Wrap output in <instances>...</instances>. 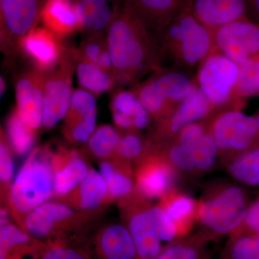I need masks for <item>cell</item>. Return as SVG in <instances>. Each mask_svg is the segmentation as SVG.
<instances>
[{"label":"cell","instance_id":"15","mask_svg":"<svg viewBox=\"0 0 259 259\" xmlns=\"http://www.w3.org/2000/svg\"><path fill=\"white\" fill-rule=\"evenodd\" d=\"M175 167L157 153L146 154L136 173V190L146 199L164 197L175 181Z\"/></svg>","mask_w":259,"mask_h":259},{"label":"cell","instance_id":"40","mask_svg":"<svg viewBox=\"0 0 259 259\" xmlns=\"http://www.w3.org/2000/svg\"><path fill=\"white\" fill-rule=\"evenodd\" d=\"M133 131H127L125 134L121 135L120 142L114 157L127 162H140L144 157L146 154V145L139 135Z\"/></svg>","mask_w":259,"mask_h":259},{"label":"cell","instance_id":"33","mask_svg":"<svg viewBox=\"0 0 259 259\" xmlns=\"http://www.w3.org/2000/svg\"><path fill=\"white\" fill-rule=\"evenodd\" d=\"M210 238L202 234L175 240L163 249L171 259H210L205 244Z\"/></svg>","mask_w":259,"mask_h":259},{"label":"cell","instance_id":"16","mask_svg":"<svg viewBox=\"0 0 259 259\" xmlns=\"http://www.w3.org/2000/svg\"><path fill=\"white\" fill-rule=\"evenodd\" d=\"M97 103L93 94L83 89L75 90L66 117L63 133L75 144H85L96 130Z\"/></svg>","mask_w":259,"mask_h":259},{"label":"cell","instance_id":"14","mask_svg":"<svg viewBox=\"0 0 259 259\" xmlns=\"http://www.w3.org/2000/svg\"><path fill=\"white\" fill-rule=\"evenodd\" d=\"M47 71L32 66L19 76L15 84L17 110L29 127L37 131L42 127Z\"/></svg>","mask_w":259,"mask_h":259},{"label":"cell","instance_id":"12","mask_svg":"<svg viewBox=\"0 0 259 259\" xmlns=\"http://www.w3.org/2000/svg\"><path fill=\"white\" fill-rule=\"evenodd\" d=\"M238 77V65L212 51L202 61L197 78L199 88L213 107H221L236 97Z\"/></svg>","mask_w":259,"mask_h":259},{"label":"cell","instance_id":"39","mask_svg":"<svg viewBox=\"0 0 259 259\" xmlns=\"http://www.w3.org/2000/svg\"><path fill=\"white\" fill-rule=\"evenodd\" d=\"M147 210L161 241L168 243L175 241L178 236L179 228L165 209L161 206L148 203Z\"/></svg>","mask_w":259,"mask_h":259},{"label":"cell","instance_id":"18","mask_svg":"<svg viewBox=\"0 0 259 259\" xmlns=\"http://www.w3.org/2000/svg\"><path fill=\"white\" fill-rule=\"evenodd\" d=\"M208 97L199 88L194 84L190 95L181 102L165 118L159 122L157 136H172L180 134L185 126L194 123L208 115L213 108Z\"/></svg>","mask_w":259,"mask_h":259},{"label":"cell","instance_id":"17","mask_svg":"<svg viewBox=\"0 0 259 259\" xmlns=\"http://www.w3.org/2000/svg\"><path fill=\"white\" fill-rule=\"evenodd\" d=\"M53 166L55 182L54 196L59 201L82 183L90 168L79 151L64 147L54 151Z\"/></svg>","mask_w":259,"mask_h":259},{"label":"cell","instance_id":"42","mask_svg":"<svg viewBox=\"0 0 259 259\" xmlns=\"http://www.w3.org/2000/svg\"><path fill=\"white\" fill-rule=\"evenodd\" d=\"M166 158L172 166L180 171L192 172L197 169L190 153L180 144L173 145L168 148Z\"/></svg>","mask_w":259,"mask_h":259},{"label":"cell","instance_id":"13","mask_svg":"<svg viewBox=\"0 0 259 259\" xmlns=\"http://www.w3.org/2000/svg\"><path fill=\"white\" fill-rule=\"evenodd\" d=\"M81 247L92 259H137L134 240L124 223H108L94 228Z\"/></svg>","mask_w":259,"mask_h":259},{"label":"cell","instance_id":"8","mask_svg":"<svg viewBox=\"0 0 259 259\" xmlns=\"http://www.w3.org/2000/svg\"><path fill=\"white\" fill-rule=\"evenodd\" d=\"M47 0H0L1 51L7 56L20 51L23 37L40 21Z\"/></svg>","mask_w":259,"mask_h":259},{"label":"cell","instance_id":"28","mask_svg":"<svg viewBox=\"0 0 259 259\" xmlns=\"http://www.w3.org/2000/svg\"><path fill=\"white\" fill-rule=\"evenodd\" d=\"M76 71L80 87L90 93L102 95L116 85L113 74L86 61H77Z\"/></svg>","mask_w":259,"mask_h":259},{"label":"cell","instance_id":"25","mask_svg":"<svg viewBox=\"0 0 259 259\" xmlns=\"http://www.w3.org/2000/svg\"><path fill=\"white\" fill-rule=\"evenodd\" d=\"M128 163L118 158L100 161V171L106 182L108 204L128 197L136 190Z\"/></svg>","mask_w":259,"mask_h":259},{"label":"cell","instance_id":"27","mask_svg":"<svg viewBox=\"0 0 259 259\" xmlns=\"http://www.w3.org/2000/svg\"><path fill=\"white\" fill-rule=\"evenodd\" d=\"M77 61L96 65L114 75L107 37L103 32L90 34L83 40L77 49Z\"/></svg>","mask_w":259,"mask_h":259},{"label":"cell","instance_id":"30","mask_svg":"<svg viewBox=\"0 0 259 259\" xmlns=\"http://www.w3.org/2000/svg\"><path fill=\"white\" fill-rule=\"evenodd\" d=\"M112 112H120L133 120L135 131L146 128L151 115L134 92H120L116 94L111 102Z\"/></svg>","mask_w":259,"mask_h":259},{"label":"cell","instance_id":"36","mask_svg":"<svg viewBox=\"0 0 259 259\" xmlns=\"http://www.w3.org/2000/svg\"><path fill=\"white\" fill-rule=\"evenodd\" d=\"M163 199L165 202L162 207L176 223L179 231L182 230V226H188L195 214L196 204L194 199L188 196L169 195V193Z\"/></svg>","mask_w":259,"mask_h":259},{"label":"cell","instance_id":"29","mask_svg":"<svg viewBox=\"0 0 259 259\" xmlns=\"http://www.w3.org/2000/svg\"><path fill=\"white\" fill-rule=\"evenodd\" d=\"M120 138L121 134L112 126H100L87 142L88 151L100 161L112 159L115 156Z\"/></svg>","mask_w":259,"mask_h":259},{"label":"cell","instance_id":"31","mask_svg":"<svg viewBox=\"0 0 259 259\" xmlns=\"http://www.w3.org/2000/svg\"><path fill=\"white\" fill-rule=\"evenodd\" d=\"M231 176L250 187H259V146L236 156L229 166Z\"/></svg>","mask_w":259,"mask_h":259},{"label":"cell","instance_id":"10","mask_svg":"<svg viewBox=\"0 0 259 259\" xmlns=\"http://www.w3.org/2000/svg\"><path fill=\"white\" fill-rule=\"evenodd\" d=\"M219 153L237 156L259 146V125L256 117L239 110L218 116L210 128Z\"/></svg>","mask_w":259,"mask_h":259},{"label":"cell","instance_id":"22","mask_svg":"<svg viewBox=\"0 0 259 259\" xmlns=\"http://www.w3.org/2000/svg\"><path fill=\"white\" fill-rule=\"evenodd\" d=\"M44 244L18 226L0 227V259H40Z\"/></svg>","mask_w":259,"mask_h":259},{"label":"cell","instance_id":"2","mask_svg":"<svg viewBox=\"0 0 259 259\" xmlns=\"http://www.w3.org/2000/svg\"><path fill=\"white\" fill-rule=\"evenodd\" d=\"M97 211L79 212L61 202H47L32 209L21 229L48 244L81 246L93 231Z\"/></svg>","mask_w":259,"mask_h":259},{"label":"cell","instance_id":"23","mask_svg":"<svg viewBox=\"0 0 259 259\" xmlns=\"http://www.w3.org/2000/svg\"><path fill=\"white\" fill-rule=\"evenodd\" d=\"M148 28L158 33L187 6V0H125Z\"/></svg>","mask_w":259,"mask_h":259},{"label":"cell","instance_id":"5","mask_svg":"<svg viewBox=\"0 0 259 259\" xmlns=\"http://www.w3.org/2000/svg\"><path fill=\"white\" fill-rule=\"evenodd\" d=\"M249 206L241 187L226 186L201 202L197 216L210 238L232 234L244 222Z\"/></svg>","mask_w":259,"mask_h":259},{"label":"cell","instance_id":"26","mask_svg":"<svg viewBox=\"0 0 259 259\" xmlns=\"http://www.w3.org/2000/svg\"><path fill=\"white\" fill-rule=\"evenodd\" d=\"M80 30L90 32H103L110 25L113 14L108 0H73Z\"/></svg>","mask_w":259,"mask_h":259},{"label":"cell","instance_id":"44","mask_svg":"<svg viewBox=\"0 0 259 259\" xmlns=\"http://www.w3.org/2000/svg\"><path fill=\"white\" fill-rule=\"evenodd\" d=\"M246 16L251 21L259 24V0H248Z\"/></svg>","mask_w":259,"mask_h":259},{"label":"cell","instance_id":"35","mask_svg":"<svg viewBox=\"0 0 259 259\" xmlns=\"http://www.w3.org/2000/svg\"><path fill=\"white\" fill-rule=\"evenodd\" d=\"M236 97L248 98L259 95V56L238 65Z\"/></svg>","mask_w":259,"mask_h":259},{"label":"cell","instance_id":"20","mask_svg":"<svg viewBox=\"0 0 259 259\" xmlns=\"http://www.w3.org/2000/svg\"><path fill=\"white\" fill-rule=\"evenodd\" d=\"M248 0H187V6L212 32L231 22L248 18Z\"/></svg>","mask_w":259,"mask_h":259},{"label":"cell","instance_id":"43","mask_svg":"<svg viewBox=\"0 0 259 259\" xmlns=\"http://www.w3.org/2000/svg\"><path fill=\"white\" fill-rule=\"evenodd\" d=\"M238 231L259 236V197L250 204L244 222L236 231Z\"/></svg>","mask_w":259,"mask_h":259},{"label":"cell","instance_id":"38","mask_svg":"<svg viewBox=\"0 0 259 259\" xmlns=\"http://www.w3.org/2000/svg\"><path fill=\"white\" fill-rule=\"evenodd\" d=\"M14 164L10 152V144L4 133H1L0 144V180L2 202L7 204L13 187Z\"/></svg>","mask_w":259,"mask_h":259},{"label":"cell","instance_id":"19","mask_svg":"<svg viewBox=\"0 0 259 259\" xmlns=\"http://www.w3.org/2000/svg\"><path fill=\"white\" fill-rule=\"evenodd\" d=\"M64 48L61 37L45 27L32 29L20 44V50L30 59L33 66L46 71L55 66Z\"/></svg>","mask_w":259,"mask_h":259},{"label":"cell","instance_id":"32","mask_svg":"<svg viewBox=\"0 0 259 259\" xmlns=\"http://www.w3.org/2000/svg\"><path fill=\"white\" fill-rule=\"evenodd\" d=\"M36 132L22 120L15 109L8 120V142L14 153L18 156L28 153L35 142Z\"/></svg>","mask_w":259,"mask_h":259},{"label":"cell","instance_id":"24","mask_svg":"<svg viewBox=\"0 0 259 259\" xmlns=\"http://www.w3.org/2000/svg\"><path fill=\"white\" fill-rule=\"evenodd\" d=\"M40 21L46 28L61 38L80 30L73 0H47L42 10Z\"/></svg>","mask_w":259,"mask_h":259},{"label":"cell","instance_id":"1","mask_svg":"<svg viewBox=\"0 0 259 259\" xmlns=\"http://www.w3.org/2000/svg\"><path fill=\"white\" fill-rule=\"evenodd\" d=\"M106 32L116 84L125 86L149 71H159L165 54L158 34L146 26L125 0H115Z\"/></svg>","mask_w":259,"mask_h":259},{"label":"cell","instance_id":"34","mask_svg":"<svg viewBox=\"0 0 259 259\" xmlns=\"http://www.w3.org/2000/svg\"><path fill=\"white\" fill-rule=\"evenodd\" d=\"M224 259H259V236L236 231L231 234Z\"/></svg>","mask_w":259,"mask_h":259},{"label":"cell","instance_id":"41","mask_svg":"<svg viewBox=\"0 0 259 259\" xmlns=\"http://www.w3.org/2000/svg\"><path fill=\"white\" fill-rule=\"evenodd\" d=\"M40 259H92L82 247L48 244L42 245Z\"/></svg>","mask_w":259,"mask_h":259},{"label":"cell","instance_id":"9","mask_svg":"<svg viewBox=\"0 0 259 259\" xmlns=\"http://www.w3.org/2000/svg\"><path fill=\"white\" fill-rule=\"evenodd\" d=\"M122 221L134 240L137 259H156L161 253V241L147 210L148 202L136 190L118 201Z\"/></svg>","mask_w":259,"mask_h":259},{"label":"cell","instance_id":"7","mask_svg":"<svg viewBox=\"0 0 259 259\" xmlns=\"http://www.w3.org/2000/svg\"><path fill=\"white\" fill-rule=\"evenodd\" d=\"M77 65V49L65 47L54 67L47 71L42 127L51 129L66 117L71 105L73 76Z\"/></svg>","mask_w":259,"mask_h":259},{"label":"cell","instance_id":"3","mask_svg":"<svg viewBox=\"0 0 259 259\" xmlns=\"http://www.w3.org/2000/svg\"><path fill=\"white\" fill-rule=\"evenodd\" d=\"M53 153L48 146L35 148L13 182L7 205L20 228L29 212L54 196Z\"/></svg>","mask_w":259,"mask_h":259},{"label":"cell","instance_id":"21","mask_svg":"<svg viewBox=\"0 0 259 259\" xmlns=\"http://www.w3.org/2000/svg\"><path fill=\"white\" fill-rule=\"evenodd\" d=\"M107 187L101 174L90 168L82 183L61 199V203L79 212H93L107 204Z\"/></svg>","mask_w":259,"mask_h":259},{"label":"cell","instance_id":"6","mask_svg":"<svg viewBox=\"0 0 259 259\" xmlns=\"http://www.w3.org/2000/svg\"><path fill=\"white\" fill-rule=\"evenodd\" d=\"M194 85L187 75L180 71H158L134 93L148 113L159 121L185 100Z\"/></svg>","mask_w":259,"mask_h":259},{"label":"cell","instance_id":"37","mask_svg":"<svg viewBox=\"0 0 259 259\" xmlns=\"http://www.w3.org/2000/svg\"><path fill=\"white\" fill-rule=\"evenodd\" d=\"M196 168L206 171L213 166L219 152L210 131H207L190 153Z\"/></svg>","mask_w":259,"mask_h":259},{"label":"cell","instance_id":"11","mask_svg":"<svg viewBox=\"0 0 259 259\" xmlns=\"http://www.w3.org/2000/svg\"><path fill=\"white\" fill-rule=\"evenodd\" d=\"M214 48L236 65L259 56V24L248 18L231 22L213 32Z\"/></svg>","mask_w":259,"mask_h":259},{"label":"cell","instance_id":"4","mask_svg":"<svg viewBox=\"0 0 259 259\" xmlns=\"http://www.w3.org/2000/svg\"><path fill=\"white\" fill-rule=\"evenodd\" d=\"M158 35L164 54L180 66L193 67L202 63L214 48L213 32L187 6Z\"/></svg>","mask_w":259,"mask_h":259}]
</instances>
